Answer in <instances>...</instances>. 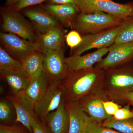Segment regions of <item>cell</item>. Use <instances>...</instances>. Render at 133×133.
<instances>
[{
  "instance_id": "obj_1",
  "label": "cell",
  "mask_w": 133,
  "mask_h": 133,
  "mask_svg": "<svg viewBox=\"0 0 133 133\" xmlns=\"http://www.w3.org/2000/svg\"><path fill=\"white\" fill-rule=\"evenodd\" d=\"M104 70L94 67L70 71L62 81L65 101L77 102L86 96L103 90Z\"/></svg>"
},
{
  "instance_id": "obj_2",
  "label": "cell",
  "mask_w": 133,
  "mask_h": 133,
  "mask_svg": "<svg viewBox=\"0 0 133 133\" xmlns=\"http://www.w3.org/2000/svg\"><path fill=\"white\" fill-rule=\"evenodd\" d=\"M104 70L103 90L111 100L119 104L122 95L133 91V70L121 67Z\"/></svg>"
},
{
  "instance_id": "obj_3",
  "label": "cell",
  "mask_w": 133,
  "mask_h": 133,
  "mask_svg": "<svg viewBox=\"0 0 133 133\" xmlns=\"http://www.w3.org/2000/svg\"><path fill=\"white\" fill-rule=\"evenodd\" d=\"M124 20L104 12H79L74 19L72 26L80 34L85 35L118 27Z\"/></svg>"
},
{
  "instance_id": "obj_4",
  "label": "cell",
  "mask_w": 133,
  "mask_h": 133,
  "mask_svg": "<svg viewBox=\"0 0 133 133\" xmlns=\"http://www.w3.org/2000/svg\"><path fill=\"white\" fill-rule=\"evenodd\" d=\"M79 12H102L125 20L133 17V3L121 4L112 0H78Z\"/></svg>"
},
{
  "instance_id": "obj_5",
  "label": "cell",
  "mask_w": 133,
  "mask_h": 133,
  "mask_svg": "<svg viewBox=\"0 0 133 133\" xmlns=\"http://www.w3.org/2000/svg\"><path fill=\"white\" fill-rule=\"evenodd\" d=\"M1 14L3 31L15 34L31 42H35L37 35L32 24L19 11L7 8L2 10Z\"/></svg>"
},
{
  "instance_id": "obj_6",
  "label": "cell",
  "mask_w": 133,
  "mask_h": 133,
  "mask_svg": "<svg viewBox=\"0 0 133 133\" xmlns=\"http://www.w3.org/2000/svg\"><path fill=\"white\" fill-rule=\"evenodd\" d=\"M65 101V91L62 81L50 82L44 95L35 104L36 115L41 121L45 122L47 115L57 109Z\"/></svg>"
},
{
  "instance_id": "obj_7",
  "label": "cell",
  "mask_w": 133,
  "mask_h": 133,
  "mask_svg": "<svg viewBox=\"0 0 133 133\" xmlns=\"http://www.w3.org/2000/svg\"><path fill=\"white\" fill-rule=\"evenodd\" d=\"M64 52L63 48L43 53V71L50 82L62 81L69 74Z\"/></svg>"
},
{
  "instance_id": "obj_8",
  "label": "cell",
  "mask_w": 133,
  "mask_h": 133,
  "mask_svg": "<svg viewBox=\"0 0 133 133\" xmlns=\"http://www.w3.org/2000/svg\"><path fill=\"white\" fill-rule=\"evenodd\" d=\"M121 28V25L97 33L84 35L82 36L81 44L72 50V55H81L92 49L108 48L114 43Z\"/></svg>"
},
{
  "instance_id": "obj_9",
  "label": "cell",
  "mask_w": 133,
  "mask_h": 133,
  "mask_svg": "<svg viewBox=\"0 0 133 133\" xmlns=\"http://www.w3.org/2000/svg\"><path fill=\"white\" fill-rule=\"evenodd\" d=\"M111 100L104 90L86 96L78 101V103L85 112L93 121L102 124L113 116L107 113L103 102Z\"/></svg>"
},
{
  "instance_id": "obj_10",
  "label": "cell",
  "mask_w": 133,
  "mask_h": 133,
  "mask_svg": "<svg viewBox=\"0 0 133 133\" xmlns=\"http://www.w3.org/2000/svg\"><path fill=\"white\" fill-rule=\"evenodd\" d=\"M108 49L107 56L95 67L103 70L118 67L133 57V43L113 44Z\"/></svg>"
},
{
  "instance_id": "obj_11",
  "label": "cell",
  "mask_w": 133,
  "mask_h": 133,
  "mask_svg": "<svg viewBox=\"0 0 133 133\" xmlns=\"http://www.w3.org/2000/svg\"><path fill=\"white\" fill-rule=\"evenodd\" d=\"M11 102L16 114V122H20L28 131L32 132L31 122L37 117L35 112V104L25 95L24 92L16 95H10L6 97Z\"/></svg>"
},
{
  "instance_id": "obj_12",
  "label": "cell",
  "mask_w": 133,
  "mask_h": 133,
  "mask_svg": "<svg viewBox=\"0 0 133 133\" xmlns=\"http://www.w3.org/2000/svg\"><path fill=\"white\" fill-rule=\"evenodd\" d=\"M0 40L3 48L13 57L21 62L26 56L36 50L34 43L12 33L1 32Z\"/></svg>"
},
{
  "instance_id": "obj_13",
  "label": "cell",
  "mask_w": 133,
  "mask_h": 133,
  "mask_svg": "<svg viewBox=\"0 0 133 133\" xmlns=\"http://www.w3.org/2000/svg\"><path fill=\"white\" fill-rule=\"evenodd\" d=\"M26 9L23 14L30 20L37 35L62 25L42 7Z\"/></svg>"
},
{
  "instance_id": "obj_14",
  "label": "cell",
  "mask_w": 133,
  "mask_h": 133,
  "mask_svg": "<svg viewBox=\"0 0 133 133\" xmlns=\"http://www.w3.org/2000/svg\"><path fill=\"white\" fill-rule=\"evenodd\" d=\"M66 31L62 26L50 30L37 36L36 50L43 53L64 48Z\"/></svg>"
},
{
  "instance_id": "obj_15",
  "label": "cell",
  "mask_w": 133,
  "mask_h": 133,
  "mask_svg": "<svg viewBox=\"0 0 133 133\" xmlns=\"http://www.w3.org/2000/svg\"><path fill=\"white\" fill-rule=\"evenodd\" d=\"M108 52V48H105L83 56L72 55L65 58V62L69 72L90 69L101 61L103 57Z\"/></svg>"
},
{
  "instance_id": "obj_16",
  "label": "cell",
  "mask_w": 133,
  "mask_h": 133,
  "mask_svg": "<svg viewBox=\"0 0 133 133\" xmlns=\"http://www.w3.org/2000/svg\"><path fill=\"white\" fill-rule=\"evenodd\" d=\"M65 107L70 118L68 133H85L92 119L77 102L65 101Z\"/></svg>"
},
{
  "instance_id": "obj_17",
  "label": "cell",
  "mask_w": 133,
  "mask_h": 133,
  "mask_svg": "<svg viewBox=\"0 0 133 133\" xmlns=\"http://www.w3.org/2000/svg\"><path fill=\"white\" fill-rule=\"evenodd\" d=\"M42 7L59 22L62 26L69 28L79 12L75 4H55L48 3Z\"/></svg>"
},
{
  "instance_id": "obj_18",
  "label": "cell",
  "mask_w": 133,
  "mask_h": 133,
  "mask_svg": "<svg viewBox=\"0 0 133 133\" xmlns=\"http://www.w3.org/2000/svg\"><path fill=\"white\" fill-rule=\"evenodd\" d=\"M63 102L55 111L51 112L45 118V123L51 133H68L70 118Z\"/></svg>"
},
{
  "instance_id": "obj_19",
  "label": "cell",
  "mask_w": 133,
  "mask_h": 133,
  "mask_svg": "<svg viewBox=\"0 0 133 133\" xmlns=\"http://www.w3.org/2000/svg\"><path fill=\"white\" fill-rule=\"evenodd\" d=\"M0 76L8 85L12 95L24 92L30 84L28 78L23 70L1 72Z\"/></svg>"
},
{
  "instance_id": "obj_20",
  "label": "cell",
  "mask_w": 133,
  "mask_h": 133,
  "mask_svg": "<svg viewBox=\"0 0 133 133\" xmlns=\"http://www.w3.org/2000/svg\"><path fill=\"white\" fill-rule=\"evenodd\" d=\"M44 56L35 50L23 58L21 62L22 70L28 78L30 83L39 78L43 72Z\"/></svg>"
},
{
  "instance_id": "obj_21",
  "label": "cell",
  "mask_w": 133,
  "mask_h": 133,
  "mask_svg": "<svg viewBox=\"0 0 133 133\" xmlns=\"http://www.w3.org/2000/svg\"><path fill=\"white\" fill-rule=\"evenodd\" d=\"M50 83L49 79L43 71L39 78L30 83L24 94L35 105L46 92Z\"/></svg>"
},
{
  "instance_id": "obj_22",
  "label": "cell",
  "mask_w": 133,
  "mask_h": 133,
  "mask_svg": "<svg viewBox=\"0 0 133 133\" xmlns=\"http://www.w3.org/2000/svg\"><path fill=\"white\" fill-rule=\"evenodd\" d=\"M22 70L21 62L11 56L2 46L0 48V72Z\"/></svg>"
},
{
  "instance_id": "obj_23",
  "label": "cell",
  "mask_w": 133,
  "mask_h": 133,
  "mask_svg": "<svg viewBox=\"0 0 133 133\" xmlns=\"http://www.w3.org/2000/svg\"><path fill=\"white\" fill-rule=\"evenodd\" d=\"M133 43V17L123 21L113 44Z\"/></svg>"
},
{
  "instance_id": "obj_24",
  "label": "cell",
  "mask_w": 133,
  "mask_h": 133,
  "mask_svg": "<svg viewBox=\"0 0 133 133\" xmlns=\"http://www.w3.org/2000/svg\"><path fill=\"white\" fill-rule=\"evenodd\" d=\"M102 124L104 127L113 129L121 133H133V117L123 120H118L112 116L105 120Z\"/></svg>"
},
{
  "instance_id": "obj_25",
  "label": "cell",
  "mask_w": 133,
  "mask_h": 133,
  "mask_svg": "<svg viewBox=\"0 0 133 133\" xmlns=\"http://www.w3.org/2000/svg\"><path fill=\"white\" fill-rule=\"evenodd\" d=\"M14 106L8 99H1L0 101V120L3 123H8L12 119Z\"/></svg>"
},
{
  "instance_id": "obj_26",
  "label": "cell",
  "mask_w": 133,
  "mask_h": 133,
  "mask_svg": "<svg viewBox=\"0 0 133 133\" xmlns=\"http://www.w3.org/2000/svg\"><path fill=\"white\" fill-rule=\"evenodd\" d=\"M82 40V36L75 30L70 31L65 36L66 44L72 50L77 47L81 44Z\"/></svg>"
},
{
  "instance_id": "obj_27",
  "label": "cell",
  "mask_w": 133,
  "mask_h": 133,
  "mask_svg": "<svg viewBox=\"0 0 133 133\" xmlns=\"http://www.w3.org/2000/svg\"><path fill=\"white\" fill-rule=\"evenodd\" d=\"M85 133H121L111 128L105 127L102 124L92 121L88 126Z\"/></svg>"
},
{
  "instance_id": "obj_28",
  "label": "cell",
  "mask_w": 133,
  "mask_h": 133,
  "mask_svg": "<svg viewBox=\"0 0 133 133\" xmlns=\"http://www.w3.org/2000/svg\"><path fill=\"white\" fill-rule=\"evenodd\" d=\"M130 105L127 104L118 110L113 118L118 120H123L133 117V110L130 109Z\"/></svg>"
},
{
  "instance_id": "obj_29",
  "label": "cell",
  "mask_w": 133,
  "mask_h": 133,
  "mask_svg": "<svg viewBox=\"0 0 133 133\" xmlns=\"http://www.w3.org/2000/svg\"><path fill=\"white\" fill-rule=\"evenodd\" d=\"M47 0H18L16 4L10 8L17 11L25 9L31 6L39 5Z\"/></svg>"
},
{
  "instance_id": "obj_30",
  "label": "cell",
  "mask_w": 133,
  "mask_h": 133,
  "mask_svg": "<svg viewBox=\"0 0 133 133\" xmlns=\"http://www.w3.org/2000/svg\"><path fill=\"white\" fill-rule=\"evenodd\" d=\"M31 128L33 133H51L45 122L41 121L37 117L32 120Z\"/></svg>"
},
{
  "instance_id": "obj_31",
  "label": "cell",
  "mask_w": 133,
  "mask_h": 133,
  "mask_svg": "<svg viewBox=\"0 0 133 133\" xmlns=\"http://www.w3.org/2000/svg\"><path fill=\"white\" fill-rule=\"evenodd\" d=\"M105 110L108 115L113 116L122 106L118 103L112 100H108L103 102Z\"/></svg>"
},
{
  "instance_id": "obj_32",
  "label": "cell",
  "mask_w": 133,
  "mask_h": 133,
  "mask_svg": "<svg viewBox=\"0 0 133 133\" xmlns=\"http://www.w3.org/2000/svg\"><path fill=\"white\" fill-rule=\"evenodd\" d=\"M0 133H28L20 127L1 124Z\"/></svg>"
},
{
  "instance_id": "obj_33",
  "label": "cell",
  "mask_w": 133,
  "mask_h": 133,
  "mask_svg": "<svg viewBox=\"0 0 133 133\" xmlns=\"http://www.w3.org/2000/svg\"><path fill=\"white\" fill-rule=\"evenodd\" d=\"M127 103L128 104L133 105V91L125 94L120 99L119 104Z\"/></svg>"
},
{
  "instance_id": "obj_34",
  "label": "cell",
  "mask_w": 133,
  "mask_h": 133,
  "mask_svg": "<svg viewBox=\"0 0 133 133\" xmlns=\"http://www.w3.org/2000/svg\"><path fill=\"white\" fill-rule=\"evenodd\" d=\"M49 3L55 4H72L77 5L78 0H47Z\"/></svg>"
},
{
  "instance_id": "obj_35",
  "label": "cell",
  "mask_w": 133,
  "mask_h": 133,
  "mask_svg": "<svg viewBox=\"0 0 133 133\" xmlns=\"http://www.w3.org/2000/svg\"><path fill=\"white\" fill-rule=\"evenodd\" d=\"M18 0H6V5L7 8H10L16 4Z\"/></svg>"
}]
</instances>
